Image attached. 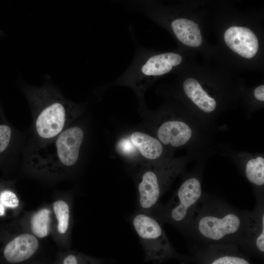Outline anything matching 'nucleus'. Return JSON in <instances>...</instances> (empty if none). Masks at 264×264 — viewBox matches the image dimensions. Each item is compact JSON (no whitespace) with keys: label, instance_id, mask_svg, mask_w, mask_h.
I'll list each match as a JSON object with an SVG mask.
<instances>
[{"label":"nucleus","instance_id":"obj_1","mask_svg":"<svg viewBox=\"0 0 264 264\" xmlns=\"http://www.w3.org/2000/svg\"><path fill=\"white\" fill-rule=\"evenodd\" d=\"M21 88L32 115L22 151L25 155L52 141L84 111L83 106L65 97L49 76L40 87L21 81Z\"/></svg>","mask_w":264,"mask_h":264},{"label":"nucleus","instance_id":"obj_2","mask_svg":"<svg viewBox=\"0 0 264 264\" xmlns=\"http://www.w3.org/2000/svg\"><path fill=\"white\" fill-rule=\"evenodd\" d=\"M250 216V212L204 193L184 235L190 241L193 251L212 244H234L241 248Z\"/></svg>","mask_w":264,"mask_h":264},{"label":"nucleus","instance_id":"obj_3","mask_svg":"<svg viewBox=\"0 0 264 264\" xmlns=\"http://www.w3.org/2000/svg\"><path fill=\"white\" fill-rule=\"evenodd\" d=\"M86 136L83 125L71 123L52 141L26 154L28 165L44 173L72 168L79 161Z\"/></svg>","mask_w":264,"mask_h":264},{"label":"nucleus","instance_id":"obj_4","mask_svg":"<svg viewBox=\"0 0 264 264\" xmlns=\"http://www.w3.org/2000/svg\"><path fill=\"white\" fill-rule=\"evenodd\" d=\"M130 30L134 43L135 52L132 63L122 77V82L140 92L145 90L150 78L168 73L174 67L180 65L182 58L181 55L174 52H152L139 44L132 29Z\"/></svg>","mask_w":264,"mask_h":264},{"label":"nucleus","instance_id":"obj_5","mask_svg":"<svg viewBox=\"0 0 264 264\" xmlns=\"http://www.w3.org/2000/svg\"><path fill=\"white\" fill-rule=\"evenodd\" d=\"M204 193L199 178L195 176L187 178L166 205L156 207L157 216L155 218L161 223L173 225L184 234Z\"/></svg>","mask_w":264,"mask_h":264},{"label":"nucleus","instance_id":"obj_6","mask_svg":"<svg viewBox=\"0 0 264 264\" xmlns=\"http://www.w3.org/2000/svg\"><path fill=\"white\" fill-rule=\"evenodd\" d=\"M133 227L145 252V262L162 263L172 258L187 260L173 248L161 222L154 216L139 213L133 218Z\"/></svg>","mask_w":264,"mask_h":264},{"label":"nucleus","instance_id":"obj_7","mask_svg":"<svg viewBox=\"0 0 264 264\" xmlns=\"http://www.w3.org/2000/svg\"><path fill=\"white\" fill-rule=\"evenodd\" d=\"M175 175L174 171L169 167L167 170L149 169L143 173L137 184L140 207L145 211L155 209L170 187Z\"/></svg>","mask_w":264,"mask_h":264},{"label":"nucleus","instance_id":"obj_8","mask_svg":"<svg viewBox=\"0 0 264 264\" xmlns=\"http://www.w3.org/2000/svg\"><path fill=\"white\" fill-rule=\"evenodd\" d=\"M240 249L234 244H209L193 251L194 253L191 259L198 264H252L249 256Z\"/></svg>","mask_w":264,"mask_h":264},{"label":"nucleus","instance_id":"obj_9","mask_svg":"<svg viewBox=\"0 0 264 264\" xmlns=\"http://www.w3.org/2000/svg\"><path fill=\"white\" fill-rule=\"evenodd\" d=\"M241 249L246 255L264 258V199H257L252 212L245 239Z\"/></svg>","mask_w":264,"mask_h":264},{"label":"nucleus","instance_id":"obj_10","mask_svg":"<svg viewBox=\"0 0 264 264\" xmlns=\"http://www.w3.org/2000/svg\"><path fill=\"white\" fill-rule=\"evenodd\" d=\"M224 39L231 50L244 58L250 59L258 51V39L248 28L231 26L225 32Z\"/></svg>","mask_w":264,"mask_h":264},{"label":"nucleus","instance_id":"obj_11","mask_svg":"<svg viewBox=\"0 0 264 264\" xmlns=\"http://www.w3.org/2000/svg\"><path fill=\"white\" fill-rule=\"evenodd\" d=\"M38 247V241L34 236L23 234L7 244L3 254L8 262L18 263L30 258L37 251Z\"/></svg>","mask_w":264,"mask_h":264},{"label":"nucleus","instance_id":"obj_12","mask_svg":"<svg viewBox=\"0 0 264 264\" xmlns=\"http://www.w3.org/2000/svg\"><path fill=\"white\" fill-rule=\"evenodd\" d=\"M192 131L185 123L169 121L161 125L157 131V137L161 143L178 147L186 144L191 138Z\"/></svg>","mask_w":264,"mask_h":264},{"label":"nucleus","instance_id":"obj_13","mask_svg":"<svg viewBox=\"0 0 264 264\" xmlns=\"http://www.w3.org/2000/svg\"><path fill=\"white\" fill-rule=\"evenodd\" d=\"M170 26L176 38L184 44L195 47L201 44V33L198 25L194 22L177 18L171 22Z\"/></svg>","mask_w":264,"mask_h":264},{"label":"nucleus","instance_id":"obj_14","mask_svg":"<svg viewBox=\"0 0 264 264\" xmlns=\"http://www.w3.org/2000/svg\"><path fill=\"white\" fill-rule=\"evenodd\" d=\"M131 140L141 155L148 160H156L161 157L163 147L156 138L142 132H135L131 135Z\"/></svg>","mask_w":264,"mask_h":264},{"label":"nucleus","instance_id":"obj_15","mask_svg":"<svg viewBox=\"0 0 264 264\" xmlns=\"http://www.w3.org/2000/svg\"><path fill=\"white\" fill-rule=\"evenodd\" d=\"M183 89L186 96L203 111L210 112L215 109V100L208 96L196 79H186L183 82Z\"/></svg>","mask_w":264,"mask_h":264},{"label":"nucleus","instance_id":"obj_16","mask_svg":"<svg viewBox=\"0 0 264 264\" xmlns=\"http://www.w3.org/2000/svg\"><path fill=\"white\" fill-rule=\"evenodd\" d=\"M247 180L253 185L256 199H264V158L262 156L249 159L245 166Z\"/></svg>","mask_w":264,"mask_h":264},{"label":"nucleus","instance_id":"obj_17","mask_svg":"<svg viewBox=\"0 0 264 264\" xmlns=\"http://www.w3.org/2000/svg\"><path fill=\"white\" fill-rule=\"evenodd\" d=\"M26 137V131L20 132L5 122H0V154L12 147L23 151Z\"/></svg>","mask_w":264,"mask_h":264},{"label":"nucleus","instance_id":"obj_18","mask_svg":"<svg viewBox=\"0 0 264 264\" xmlns=\"http://www.w3.org/2000/svg\"><path fill=\"white\" fill-rule=\"evenodd\" d=\"M50 211L43 209L33 215L31 220L32 232L38 238L46 237L49 230Z\"/></svg>","mask_w":264,"mask_h":264},{"label":"nucleus","instance_id":"obj_19","mask_svg":"<svg viewBox=\"0 0 264 264\" xmlns=\"http://www.w3.org/2000/svg\"><path fill=\"white\" fill-rule=\"evenodd\" d=\"M54 212L58 221L57 229L61 234H65L69 226V208L64 201L59 200L53 203Z\"/></svg>","mask_w":264,"mask_h":264},{"label":"nucleus","instance_id":"obj_20","mask_svg":"<svg viewBox=\"0 0 264 264\" xmlns=\"http://www.w3.org/2000/svg\"><path fill=\"white\" fill-rule=\"evenodd\" d=\"M0 201L5 207L15 208L19 206V199L13 192L5 190L0 194Z\"/></svg>","mask_w":264,"mask_h":264},{"label":"nucleus","instance_id":"obj_21","mask_svg":"<svg viewBox=\"0 0 264 264\" xmlns=\"http://www.w3.org/2000/svg\"><path fill=\"white\" fill-rule=\"evenodd\" d=\"M121 148L123 153L128 155H132L137 151L131 139L130 141L127 140H123L121 143Z\"/></svg>","mask_w":264,"mask_h":264},{"label":"nucleus","instance_id":"obj_22","mask_svg":"<svg viewBox=\"0 0 264 264\" xmlns=\"http://www.w3.org/2000/svg\"><path fill=\"white\" fill-rule=\"evenodd\" d=\"M255 98L261 101H264V86L261 85L256 88L254 90Z\"/></svg>","mask_w":264,"mask_h":264},{"label":"nucleus","instance_id":"obj_23","mask_svg":"<svg viewBox=\"0 0 264 264\" xmlns=\"http://www.w3.org/2000/svg\"><path fill=\"white\" fill-rule=\"evenodd\" d=\"M64 264H78L77 258L74 255H69L66 256L63 261Z\"/></svg>","mask_w":264,"mask_h":264},{"label":"nucleus","instance_id":"obj_24","mask_svg":"<svg viewBox=\"0 0 264 264\" xmlns=\"http://www.w3.org/2000/svg\"><path fill=\"white\" fill-rule=\"evenodd\" d=\"M5 214L4 206L0 201V216H3Z\"/></svg>","mask_w":264,"mask_h":264}]
</instances>
